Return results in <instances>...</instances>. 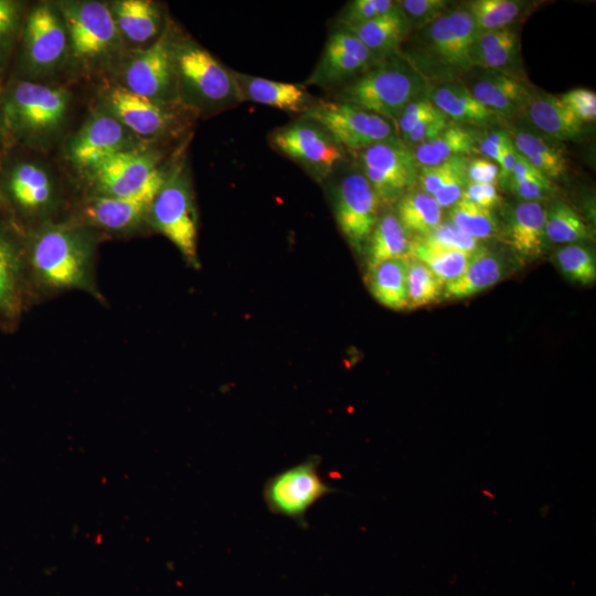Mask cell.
Wrapping results in <instances>:
<instances>
[{
    "label": "cell",
    "mask_w": 596,
    "mask_h": 596,
    "mask_svg": "<svg viewBox=\"0 0 596 596\" xmlns=\"http://www.w3.org/2000/svg\"><path fill=\"white\" fill-rule=\"evenodd\" d=\"M0 107L10 147L40 152L63 132L71 94L46 82L10 77L0 87Z\"/></svg>",
    "instance_id": "6da1fadb"
},
{
    "label": "cell",
    "mask_w": 596,
    "mask_h": 596,
    "mask_svg": "<svg viewBox=\"0 0 596 596\" xmlns=\"http://www.w3.org/2000/svg\"><path fill=\"white\" fill-rule=\"evenodd\" d=\"M93 254L91 233L70 224L43 222L23 241V259L32 274L55 289L89 288Z\"/></svg>",
    "instance_id": "7a4b0ae2"
},
{
    "label": "cell",
    "mask_w": 596,
    "mask_h": 596,
    "mask_svg": "<svg viewBox=\"0 0 596 596\" xmlns=\"http://www.w3.org/2000/svg\"><path fill=\"white\" fill-rule=\"evenodd\" d=\"M179 103L191 113L211 115L242 103L232 70L189 38L172 43Z\"/></svg>",
    "instance_id": "3957f363"
},
{
    "label": "cell",
    "mask_w": 596,
    "mask_h": 596,
    "mask_svg": "<svg viewBox=\"0 0 596 596\" xmlns=\"http://www.w3.org/2000/svg\"><path fill=\"white\" fill-rule=\"evenodd\" d=\"M32 153L10 147L0 167V212L17 228L43 220L58 201L54 172Z\"/></svg>",
    "instance_id": "277c9868"
},
{
    "label": "cell",
    "mask_w": 596,
    "mask_h": 596,
    "mask_svg": "<svg viewBox=\"0 0 596 596\" xmlns=\"http://www.w3.org/2000/svg\"><path fill=\"white\" fill-rule=\"evenodd\" d=\"M425 79L407 61L394 53L377 60L339 94L343 102L395 121L404 107L422 95Z\"/></svg>",
    "instance_id": "5b68a950"
},
{
    "label": "cell",
    "mask_w": 596,
    "mask_h": 596,
    "mask_svg": "<svg viewBox=\"0 0 596 596\" xmlns=\"http://www.w3.org/2000/svg\"><path fill=\"white\" fill-rule=\"evenodd\" d=\"M67 56V31L56 4L29 6L9 78L46 82Z\"/></svg>",
    "instance_id": "8992f818"
},
{
    "label": "cell",
    "mask_w": 596,
    "mask_h": 596,
    "mask_svg": "<svg viewBox=\"0 0 596 596\" xmlns=\"http://www.w3.org/2000/svg\"><path fill=\"white\" fill-rule=\"evenodd\" d=\"M151 225L164 235L193 267L198 259V215L187 169L179 163L168 172L148 215Z\"/></svg>",
    "instance_id": "52a82bcc"
},
{
    "label": "cell",
    "mask_w": 596,
    "mask_h": 596,
    "mask_svg": "<svg viewBox=\"0 0 596 596\" xmlns=\"http://www.w3.org/2000/svg\"><path fill=\"white\" fill-rule=\"evenodd\" d=\"M56 7L64 20L70 56L83 66L108 62L120 50L123 36L109 6L99 1H63Z\"/></svg>",
    "instance_id": "ba28073f"
},
{
    "label": "cell",
    "mask_w": 596,
    "mask_h": 596,
    "mask_svg": "<svg viewBox=\"0 0 596 596\" xmlns=\"http://www.w3.org/2000/svg\"><path fill=\"white\" fill-rule=\"evenodd\" d=\"M320 465L321 457L311 455L269 477L263 489L268 510L306 526L309 509L323 497L337 491L322 479Z\"/></svg>",
    "instance_id": "9c48e42d"
},
{
    "label": "cell",
    "mask_w": 596,
    "mask_h": 596,
    "mask_svg": "<svg viewBox=\"0 0 596 596\" xmlns=\"http://www.w3.org/2000/svg\"><path fill=\"white\" fill-rule=\"evenodd\" d=\"M301 117L319 124L342 148L352 151L401 140L391 120L343 102L316 100Z\"/></svg>",
    "instance_id": "30bf717a"
},
{
    "label": "cell",
    "mask_w": 596,
    "mask_h": 596,
    "mask_svg": "<svg viewBox=\"0 0 596 596\" xmlns=\"http://www.w3.org/2000/svg\"><path fill=\"white\" fill-rule=\"evenodd\" d=\"M270 145L315 180L327 179L343 159V148L319 124L301 117L270 134Z\"/></svg>",
    "instance_id": "8fae6325"
},
{
    "label": "cell",
    "mask_w": 596,
    "mask_h": 596,
    "mask_svg": "<svg viewBox=\"0 0 596 596\" xmlns=\"http://www.w3.org/2000/svg\"><path fill=\"white\" fill-rule=\"evenodd\" d=\"M173 36L174 32L167 28L149 46L136 52L124 68L123 86L157 102L180 104L172 52Z\"/></svg>",
    "instance_id": "7c38bea8"
},
{
    "label": "cell",
    "mask_w": 596,
    "mask_h": 596,
    "mask_svg": "<svg viewBox=\"0 0 596 596\" xmlns=\"http://www.w3.org/2000/svg\"><path fill=\"white\" fill-rule=\"evenodd\" d=\"M361 173L381 204L396 203L417 183L418 166L401 140L380 142L359 151Z\"/></svg>",
    "instance_id": "4fadbf2b"
},
{
    "label": "cell",
    "mask_w": 596,
    "mask_h": 596,
    "mask_svg": "<svg viewBox=\"0 0 596 596\" xmlns=\"http://www.w3.org/2000/svg\"><path fill=\"white\" fill-rule=\"evenodd\" d=\"M104 105L108 113L140 138H163L182 129V118L178 111L185 109L182 105L143 97L120 84L106 92Z\"/></svg>",
    "instance_id": "5bb4252c"
},
{
    "label": "cell",
    "mask_w": 596,
    "mask_h": 596,
    "mask_svg": "<svg viewBox=\"0 0 596 596\" xmlns=\"http://www.w3.org/2000/svg\"><path fill=\"white\" fill-rule=\"evenodd\" d=\"M136 137L104 108L94 113L70 138L66 157L75 168L88 174L108 158L137 148Z\"/></svg>",
    "instance_id": "9a60e30c"
},
{
    "label": "cell",
    "mask_w": 596,
    "mask_h": 596,
    "mask_svg": "<svg viewBox=\"0 0 596 596\" xmlns=\"http://www.w3.org/2000/svg\"><path fill=\"white\" fill-rule=\"evenodd\" d=\"M381 202L361 172L344 175L333 190V210L338 226L358 253L365 249L379 220Z\"/></svg>",
    "instance_id": "2e32d148"
},
{
    "label": "cell",
    "mask_w": 596,
    "mask_h": 596,
    "mask_svg": "<svg viewBox=\"0 0 596 596\" xmlns=\"http://www.w3.org/2000/svg\"><path fill=\"white\" fill-rule=\"evenodd\" d=\"M161 169L158 153L134 148L108 158L88 175L95 195L123 198L142 190Z\"/></svg>",
    "instance_id": "e0dca14e"
},
{
    "label": "cell",
    "mask_w": 596,
    "mask_h": 596,
    "mask_svg": "<svg viewBox=\"0 0 596 596\" xmlns=\"http://www.w3.org/2000/svg\"><path fill=\"white\" fill-rule=\"evenodd\" d=\"M379 58L351 32L340 29L330 34L307 84L331 88L361 75Z\"/></svg>",
    "instance_id": "ac0fdd59"
},
{
    "label": "cell",
    "mask_w": 596,
    "mask_h": 596,
    "mask_svg": "<svg viewBox=\"0 0 596 596\" xmlns=\"http://www.w3.org/2000/svg\"><path fill=\"white\" fill-rule=\"evenodd\" d=\"M475 22L464 8L448 9L426 26L433 54L449 68L467 73L473 67L471 52L477 35Z\"/></svg>",
    "instance_id": "d6986e66"
},
{
    "label": "cell",
    "mask_w": 596,
    "mask_h": 596,
    "mask_svg": "<svg viewBox=\"0 0 596 596\" xmlns=\"http://www.w3.org/2000/svg\"><path fill=\"white\" fill-rule=\"evenodd\" d=\"M168 168L162 169L139 192L123 198L94 195L84 207L85 219L107 231H127L148 215L150 205L164 182Z\"/></svg>",
    "instance_id": "ffe728a7"
},
{
    "label": "cell",
    "mask_w": 596,
    "mask_h": 596,
    "mask_svg": "<svg viewBox=\"0 0 596 596\" xmlns=\"http://www.w3.org/2000/svg\"><path fill=\"white\" fill-rule=\"evenodd\" d=\"M242 102L267 105L284 111L305 114L316 102L300 84L278 82L232 70Z\"/></svg>",
    "instance_id": "44dd1931"
},
{
    "label": "cell",
    "mask_w": 596,
    "mask_h": 596,
    "mask_svg": "<svg viewBox=\"0 0 596 596\" xmlns=\"http://www.w3.org/2000/svg\"><path fill=\"white\" fill-rule=\"evenodd\" d=\"M545 212L541 202L521 201L511 209L505 237L520 262H531L543 254L547 244Z\"/></svg>",
    "instance_id": "7402d4cb"
},
{
    "label": "cell",
    "mask_w": 596,
    "mask_h": 596,
    "mask_svg": "<svg viewBox=\"0 0 596 596\" xmlns=\"http://www.w3.org/2000/svg\"><path fill=\"white\" fill-rule=\"evenodd\" d=\"M468 89L499 119L511 118L522 111L531 95V91L520 78L503 71L486 70L472 81Z\"/></svg>",
    "instance_id": "603a6c76"
},
{
    "label": "cell",
    "mask_w": 596,
    "mask_h": 596,
    "mask_svg": "<svg viewBox=\"0 0 596 596\" xmlns=\"http://www.w3.org/2000/svg\"><path fill=\"white\" fill-rule=\"evenodd\" d=\"M23 262V241L0 212V318H13L20 307Z\"/></svg>",
    "instance_id": "cb8c5ba5"
},
{
    "label": "cell",
    "mask_w": 596,
    "mask_h": 596,
    "mask_svg": "<svg viewBox=\"0 0 596 596\" xmlns=\"http://www.w3.org/2000/svg\"><path fill=\"white\" fill-rule=\"evenodd\" d=\"M522 111L540 132L556 140H573L583 131V124L560 97L547 93H531Z\"/></svg>",
    "instance_id": "d4e9b609"
},
{
    "label": "cell",
    "mask_w": 596,
    "mask_h": 596,
    "mask_svg": "<svg viewBox=\"0 0 596 596\" xmlns=\"http://www.w3.org/2000/svg\"><path fill=\"white\" fill-rule=\"evenodd\" d=\"M507 270L503 258L486 246L473 253L465 270L445 284L443 297L464 299L498 284Z\"/></svg>",
    "instance_id": "484cf974"
},
{
    "label": "cell",
    "mask_w": 596,
    "mask_h": 596,
    "mask_svg": "<svg viewBox=\"0 0 596 596\" xmlns=\"http://www.w3.org/2000/svg\"><path fill=\"white\" fill-rule=\"evenodd\" d=\"M428 97L445 117L460 125L488 126L499 119L460 82L443 83Z\"/></svg>",
    "instance_id": "4316f807"
},
{
    "label": "cell",
    "mask_w": 596,
    "mask_h": 596,
    "mask_svg": "<svg viewBox=\"0 0 596 596\" xmlns=\"http://www.w3.org/2000/svg\"><path fill=\"white\" fill-rule=\"evenodd\" d=\"M123 39L142 44L159 36L161 11L149 0H117L109 6Z\"/></svg>",
    "instance_id": "83f0119b"
},
{
    "label": "cell",
    "mask_w": 596,
    "mask_h": 596,
    "mask_svg": "<svg viewBox=\"0 0 596 596\" xmlns=\"http://www.w3.org/2000/svg\"><path fill=\"white\" fill-rule=\"evenodd\" d=\"M418 166L432 167L456 157L479 153L475 134L459 125L450 124L432 140L411 149Z\"/></svg>",
    "instance_id": "f1b7e54d"
},
{
    "label": "cell",
    "mask_w": 596,
    "mask_h": 596,
    "mask_svg": "<svg viewBox=\"0 0 596 596\" xmlns=\"http://www.w3.org/2000/svg\"><path fill=\"white\" fill-rule=\"evenodd\" d=\"M353 33L376 57L392 54L405 38L409 23L396 6L387 13L369 22L342 28Z\"/></svg>",
    "instance_id": "f546056e"
},
{
    "label": "cell",
    "mask_w": 596,
    "mask_h": 596,
    "mask_svg": "<svg viewBox=\"0 0 596 596\" xmlns=\"http://www.w3.org/2000/svg\"><path fill=\"white\" fill-rule=\"evenodd\" d=\"M408 257L385 260L368 272L369 289L375 300L392 310L408 308Z\"/></svg>",
    "instance_id": "4dcf8cb0"
},
{
    "label": "cell",
    "mask_w": 596,
    "mask_h": 596,
    "mask_svg": "<svg viewBox=\"0 0 596 596\" xmlns=\"http://www.w3.org/2000/svg\"><path fill=\"white\" fill-rule=\"evenodd\" d=\"M519 52V35L510 28L477 32L471 52L473 67L504 72Z\"/></svg>",
    "instance_id": "1f68e13d"
},
{
    "label": "cell",
    "mask_w": 596,
    "mask_h": 596,
    "mask_svg": "<svg viewBox=\"0 0 596 596\" xmlns=\"http://www.w3.org/2000/svg\"><path fill=\"white\" fill-rule=\"evenodd\" d=\"M408 234L394 213H385L379 217L364 249L366 270L385 260L408 257Z\"/></svg>",
    "instance_id": "d6a6232c"
},
{
    "label": "cell",
    "mask_w": 596,
    "mask_h": 596,
    "mask_svg": "<svg viewBox=\"0 0 596 596\" xmlns=\"http://www.w3.org/2000/svg\"><path fill=\"white\" fill-rule=\"evenodd\" d=\"M509 134L517 152L541 174L550 180L565 174L567 169L565 157L544 137L521 128Z\"/></svg>",
    "instance_id": "836d02e7"
},
{
    "label": "cell",
    "mask_w": 596,
    "mask_h": 596,
    "mask_svg": "<svg viewBox=\"0 0 596 596\" xmlns=\"http://www.w3.org/2000/svg\"><path fill=\"white\" fill-rule=\"evenodd\" d=\"M471 255L436 245L423 236L409 237L408 257L424 264L444 284L456 279L465 270Z\"/></svg>",
    "instance_id": "e575fe53"
},
{
    "label": "cell",
    "mask_w": 596,
    "mask_h": 596,
    "mask_svg": "<svg viewBox=\"0 0 596 596\" xmlns=\"http://www.w3.org/2000/svg\"><path fill=\"white\" fill-rule=\"evenodd\" d=\"M408 236H425L443 220V209L435 199L422 191L411 190L396 202V214Z\"/></svg>",
    "instance_id": "d590c367"
},
{
    "label": "cell",
    "mask_w": 596,
    "mask_h": 596,
    "mask_svg": "<svg viewBox=\"0 0 596 596\" xmlns=\"http://www.w3.org/2000/svg\"><path fill=\"white\" fill-rule=\"evenodd\" d=\"M545 236L553 244H579L590 238V231L573 207L554 199L545 212Z\"/></svg>",
    "instance_id": "8d00e7d4"
},
{
    "label": "cell",
    "mask_w": 596,
    "mask_h": 596,
    "mask_svg": "<svg viewBox=\"0 0 596 596\" xmlns=\"http://www.w3.org/2000/svg\"><path fill=\"white\" fill-rule=\"evenodd\" d=\"M29 4L0 0V87L9 78Z\"/></svg>",
    "instance_id": "74e56055"
},
{
    "label": "cell",
    "mask_w": 596,
    "mask_h": 596,
    "mask_svg": "<svg viewBox=\"0 0 596 596\" xmlns=\"http://www.w3.org/2000/svg\"><path fill=\"white\" fill-rule=\"evenodd\" d=\"M526 7L528 3L520 0H472L464 4L478 32L510 28Z\"/></svg>",
    "instance_id": "f35d334b"
},
{
    "label": "cell",
    "mask_w": 596,
    "mask_h": 596,
    "mask_svg": "<svg viewBox=\"0 0 596 596\" xmlns=\"http://www.w3.org/2000/svg\"><path fill=\"white\" fill-rule=\"evenodd\" d=\"M448 222L480 242L490 240L499 233V225L492 211L476 205L465 198L449 209Z\"/></svg>",
    "instance_id": "ab89813d"
},
{
    "label": "cell",
    "mask_w": 596,
    "mask_h": 596,
    "mask_svg": "<svg viewBox=\"0 0 596 596\" xmlns=\"http://www.w3.org/2000/svg\"><path fill=\"white\" fill-rule=\"evenodd\" d=\"M408 258V308L415 309L437 302L443 297L445 284L424 264Z\"/></svg>",
    "instance_id": "60d3db41"
},
{
    "label": "cell",
    "mask_w": 596,
    "mask_h": 596,
    "mask_svg": "<svg viewBox=\"0 0 596 596\" xmlns=\"http://www.w3.org/2000/svg\"><path fill=\"white\" fill-rule=\"evenodd\" d=\"M555 262L562 274L579 285H590L596 280L594 253L585 245H564L555 253Z\"/></svg>",
    "instance_id": "b9f144b4"
},
{
    "label": "cell",
    "mask_w": 596,
    "mask_h": 596,
    "mask_svg": "<svg viewBox=\"0 0 596 596\" xmlns=\"http://www.w3.org/2000/svg\"><path fill=\"white\" fill-rule=\"evenodd\" d=\"M467 157H456L440 164L418 168L417 183L432 196L448 181L466 173Z\"/></svg>",
    "instance_id": "7bdbcfd3"
},
{
    "label": "cell",
    "mask_w": 596,
    "mask_h": 596,
    "mask_svg": "<svg viewBox=\"0 0 596 596\" xmlns=\"http://www.w3.org/2000/svg\"><path fill=\"white\" fill-rule=\"evenodd\" d=\"M397 1L393 0H354L347 4L340 14L342 28L369 22L390 12Z\"/></svg>",
    "instance_id": "ee69618b"
},
{
    "label": "cell",
    "mask_w": 596,
    "mask_h": 596,
    "mask_svg": "<svg viewBox=\"0 0 596 596\" xmlns=\"http://www.w3.org/2000/svg\"><path fill=\"white\" fill-rule=\"evenodd\" d=\"M423 237L436 245L468 254H473L485 247L483 242L462 233L448 221H441Z\"/></svg>",
    "instance_id": "f6af8a7d"
},
{
    "label": "cell",
    "mask_w": 596,
    "mask_h": 596,
    "mask_svg": "<svg viewBox=\"0 0 596 596\" xmlns=\"http://www.w3.org/2000/svg\"><path fill=\"white\" fill-rule=\"evenodd\" d=\"M428 96L423 94L411 100L402 110L397 119V131L402 140L424 121L441 116Z\"/></svg>",
    "instance_id": "bcb514c9"
},
{
    "label": "cell",
    "mask_w": 596,
    "mask_h": 596,
    "mask_svg": "<svg viewBox=\"0 0 596 596\" xmlns=\"http://www.w3.org/2000/svg\"><path fill=\"white\" fill-rule=\"evenodd\" d=\"M507 185L514 195L522 201L529 202H541L552 198L556 193V187L553 181L544 175L509 180Z\"/></svg>",
    "instance_id": "7dc6e473"
},
{
    "label": "cell",
    "mask_w": 596,
    "mask_h": 596,
    "mask_svg": "<svg viewBox=\"0 0 596 596\" xmlns=\"http://www.w3.org/2000/svg\"><path fill=\"white\" fill-rule=\"evenodd\" d=\"M397 4L409 25H427L449 9V1L446 0H402Z\"/></svg>",
    "instance_id": "c3c4849f"
},
{
    "label": "cell",
    "mask_w": 596,
    "mask_h": 596,
    "mask_svg": "<svg viewBox=\"0 0 596 596\" xmlns=\"http://www.w3.org/2000/svg\"><path fill=\"white\" fill-rule=\"evenodd\" d=\"M562 103L584 125L596 119V94L586 88H574L560 96Z\"/></svg>",
    "instance_id": "681fc988"
},
{
    "label": "cell",
    "mask_w": 596,
    "mask_h": 596,
    "mask_svg": "<svg viewBox=\"0 0 596 596\" xmlns=\"http://www.w3.org/2000/svg\"><path fill=\"white\" fill-rule=\"evenodd\" d=\"M450 120L444 115L428 119L417 126L413 131L405 136L401 141L412 149L421 143L427 142L437 137L449 125Z\"/></svg>",
    "instance_id": "f907efd6"
},
{
    "label": "cell",
    "mask_w": 596,
    "mask_h": 596,
    "mask_svg": "<svg viewBox=\"0 0 596 596\" xmlns=\"http://www.w3.org/2000/svg\"><path fill=\"white\" fill-rule=\"evenodd\" d=\"M499 167L488 158H468L466 177L468 182L497 184L499 181Z\"/></svg>",
    "instance_id": "816d5d0a"
},
{
    "label": "cell",
    "mask_w": 596,
    "mask_h": 596,
    "mask_svg": "<svg viewBox=\"0 0 596 596\" xmlns=\"http://www.w3.org/2000/svg\"><path fill=\"white\" fill-rule=\"evenodd\" d=\"M461 198L488 210H492L501 202L498 188L487 183L468 182Z\"/></svg>",
    "instance_id": "f5cc1de1"
},
{
    "label": "cell",
    "mask_w": 596,
    "mask_h": 596,
    "mask_svg": "<svg viewBox=\"0 0 596 596\" xmlns=\"http://www.w3.org/2000/svg\"><path fill=\"white\" fill-rule=\"evenodd\" d=\"M468 183L466 173L458 175L441 187L433 198L441 209H450L461 199L464 190Z\"/></svg>",
    "instance_id": "db71d44e"
},
{
    "label": "cell",
    "mask_w": 596,
    "mask_h": 596,
    "mask_svg": "<svg viewBox=\"0 0 596 596\" xmlns=\"http://www.w3.org/2000/svg\"><path fill=\"white\" fill-rule=\"evenodd\" d=\"M9 148H10V143H9V139H8V135H7V130L4 126V120H3V116H2V111L0 107V167Z\"/></svg>",
    "instance_id": "11a10c76"
}]
</instances>
